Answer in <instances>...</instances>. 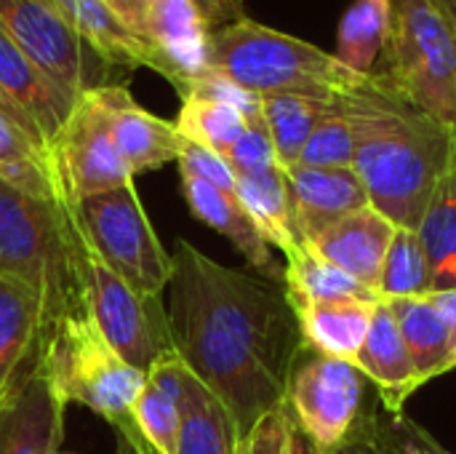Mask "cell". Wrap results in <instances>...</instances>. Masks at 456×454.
<instances>
[{"mask_svg":"<svg viewBox=\"0 0 456 454\" xmlns=\"http://www.w3.org/2000/svg\"><path fill=\"white\" fill-rule=\"evenodd\" d=\"M64 404L37 361L0 399V454H61Z\"/></svg>","mask_w":456,"mask_h":454,"instance_id":"obj_14","label":"cell"},{"mask_svg":"<svg viewBox=\"0 0 456 454\" xmlns=\"http://www.w3.org/2000/svg\"><path fill=\"white\" fill-rule=\"evenodd\" d=\"M190 3L198 8V13L208 24V29H219V27L246 19L243 0H190Z\"/></svg>","mask_w":456,"mask_h":454,"instance_id":"obj_38","label":"cell"},{"mask_svg":"<svg viewBox=\"0 0 456 454\" xmlns=\"http://www.w3.org/2000/svg\"><path fill=\"white\" fill-rule=\"evenodd\" d=\"M366 377L353 361L305 348L289 377L286 407L297 428L321 452L334 454L350 442L366 417Z\"/></svg>","mask_w":456,"mask_h":454,"instance_id":"obj_8","label":"cell"},{"mask_svg":"<svg viewBox=\"0 0 456 454\" xmlns=\"http://www.w3.org/2000/svg\"><path fill=\"white\" fill-rule=\"evenodd\" d=\"M283 289L291 305L350 300V297H377L369 286L358 284L353 276L342 273L310 246H297L283 260Z\"/></svg>","mask_w":456,"mask_h":454,"instance_id":"obj_29","label":"cell"},{"mask_svg":"<svg viewBox=\"0 0 456 454\" xmlns=\"http://www.w3.org/2000/svg\"><path fill=\"white\" fill-rule=\"evenodd\" d=\"M379 305V297H350V300H329V302H307V305H291L305 348L342 359V361H355L374 310Z\"/></svg>","mask_w":456,"mask_h":454,"instance_id":"obj_20","label":"cell"},{"mask_svg":"<svg viewBox=\"0 0 456 454\" xmlns=\"http://www.w3.org/2000/svg\"><path fill=\"white\" fill-rule=\"evenodd\" d=\"M430 300H433V305L444 313V318H446V324H449V329H452V348H454V353H452V367L456 369V292H433V294H428Z\"/></svg>","mask_w":456,"mask_h":454,"instance_id":"obj_40","label":"cell"},{"mask_svg":"<svg viewBox=\"0 0 456 454\" xmlns=\"http://www.w3.org/2000/svg\"><path fill=\"white\" fill-rule=\"evenodd\" d=\"M355 131V163L369 203L395 227L417 230L456 161V134L369 78L339 99Z\"/></svg>","mask_w":456,"mask_h":454,"instance_id":"obj_2","label":"cell"},{"mask_svg":"<svg viewBox=\"0 0 456 454\" xmlns=\"http://www.w3.org/2000/svg\"><path fill=\"white\" fill-rule=\"evenodd\" d=\"M286 193L291 206V219L299 244L315 241L342 217L369 206L366 187L358 171L350 169H310L289 166L283 169Z\"/></svg>","mask_w":456,"mask_h":454,"instance_id":"obj_15","label":"cell"},{"mask_svg":"<svg viewBox=\"0 0 456 454\" xmlns=\"http://www.w3.org/2000/svg\"><path fill=\"white\" fill-rule=\"evenodd\" d=\"M456 134V21L430 0H393V32L371 75Z\"/></svg>","mask_w":456,"mask_h":454,"instance_id":"obj_5","label":"cell"},{"mask_svg":"<svg viewBox=\"0 0 456 454\" xmlns=\"http://www.w3.org/2000/svg\"><path fill=\"white\" fill-rule=\"evenodd\" d=\"M0 278L40 300V340L64 318L91 316L88 249L69 203L24 195L0 179Z\"/></svg>","mask_w":456,"mask_h":454,"instance_id":"obj_3","label":"cell"},{"mask_svg":"<svg viewBox=\"0 0 456 454\" xmlns=\"http://www.w3.org/2000/svg\"><path fill=\"white\" fill-rule=\"evenodd\" d=\"M86 249L134 292L163 300L171 278V254L163 249L134 182L69 203Z\"/></svg>","mask_w":456,"mask_h":454,"instance_id":"obj_7","label":"cell"},{"mask_svg":"<svg viewBox=\"0 0 456 454\" xmlns=\"http://www.w3.org/2000/svg\"><path fill=\"white\" fill-rule=\"evenodd\" d=\"M259 104H262V118L270 131L281 169H289L297 163L313 131L337 107V102H323V99H313L302 94H267V96H259Z\"/></svg>","mask_w":456,"mask_h":454,"instance_id":"obj_26","label":"cell"},{"mask_svg":"<svg viewBox=\"0 0 456 454\" xmlns=\"http://www.w3.org/2000/svg\"><path fill=\"white\" fill-rule=\"evenodd\" d=\"M0 179L24 195L40 201H64L56 182L51 150L3 112H0Z\"/></svg>","mask_w":456,"mask_h":454,"instance_id":"obj_24","label":"cell"},{"mask_svg":"<svg viewBox=\"0 0 456 454\" xmlns=\"http://www.w3.org/2000/svg\"><path fill=\"white\" fill-rule=\"evenodd\" d=\"M393 32V0H355L337 35V59L353 72L371 78Z\"/></svg>","mask_w":456,"mask_h":454,"instance_id":"obj_25","label":"cell"},{"mask_svg":"<svg viewBox=\"0 0 456 454\" xmlns=\"http://www.w3.org/2000/svg\"><path fill=\"white\" fill-rule=\"evenodd\" d=\"M115 454H155L139 436V431L134 433H115Z\"/></svg>","mask_w":456,"mask_h":454,"instance_id":"obj_42","label":"cell"},{"mask_svg":"<svg viewBox=\"0 0 456 454\" xmlns=\"http://www.w3.org/2000/svg\"><path fill=\"white\" fill-rule=\"evenodd\" d=\"M179 96L206 72L208 24L190 0H104Z\"/></svg>","mask_w":456,"mask_h":454,"instance_id":"obj_9","label":"cell"},{"mask_svg":"<svg viewBox=\"0 0 456 454\" xmlns=\"http://www.w3.org/2000/svg\"><path fill=\"white\" fill-rule=\"evenodd\" d=\"M206 70L254 96L302 94L323 102H339L369 80L345 67L334 54L248 16L211 29Z\"/></svg>","mask_w":456,"mask_h":454,"instance_id":"obj_4","label":"cell"},{"mask_svg":"<svg viewBox=\"0 0 456 454\" xmlns=\"http://www.w3.org/2000/svg\"><path fill=\"white\" fill-rule=\"evenodd\" d=\"M134 428L155 454H176L179 444V407L176 401L144 377V385L131 409Z\"/></svg>","mask_w":456,"mask_h":454,"instance_id":"obj_32","label":"cell"},{"mask_svg":"<svg viewBox=\"0 0 456 454\" xmlns=\"http://www.w3.org/2000/svg\"><path fill=\"white\" fill-rule=\"evenodd\" d=\"M395 230L398 227L369 203L342 217L305 246H310L318 257H323L342 273L353 276L358 284L377 292L382 265L395 238Z\"/></svg>","mask_w":456,"mask_h":454,"instance_id":"obj_16","label":"cell"},{"mask_svg":"<svg viewBox=\"0 0 456 454\" xmlns=\"http://www.w3.org/2000/svg\"><path fill=\"white\" fill-rule=\"evenodd\" d=\"M179 407L176 454H238L240 433L230 409L171 351L147 375Z\"/></svg>","mask_w":456,"mask_h":454,"instance_id":"obj_12","label":"cell"},{"mask_svg":"<svg viewBox=\"0 0 456 454\" xmlns=\"http://www.w3.org/2000/svg\"><path fill=\"white\" fill-rule=\"evenodd\" d=\"M0 112H3V115H8L11 120H16L21 128H27V131H29L35 139H40V142L45 144V139H43V134L37 131V126H35V123L27 118V112H24V110H19V107H16V104H13V102H11V99L3 94V88H0ZM45 147H48V144H45Z\"/></svg>","mask_w":456,"mask_h":454,"instance_id":"obj_41","label":"cell"},{"mask_svg":"<svg viewBox=\"0 0 456 454\" xmlns=\"http://www.w3.org/2000/svg\"><path fill=\"white\" fill-rule=\"evenodd\" d=\"M88 94L96 102L131 177L163 169L166 163L179 158L184 136L179 134L176 123H168L144 110L126 86L107 83Z\"/></svg>","mask_w":456,"mask_h":454,"instance_id":"obj_13","label":"cell"},{"mask_svg":"<svg viewBox=\"0 0 456 454\" xmlns=\"http://www.w3.org/2000/svg\"><path fill=\"white\" fill-rule=\"evenodd\" d=\"M235 179H238L235 195L240 198V203L256 222L265 241L273 249H278L283 257H289L297 246H302L297 238V230H294V219H291L283 169L275 166V169L235 177Z\"/></svg>","mask_w":456,"mask_h":454,"instance_id":"obj_27","label":"cell"},{"mask_svg":"<svg viewBox=\"0 0 456 454\" xmlns=\"http://www.w3.org/2000/svg\"><path fill=\"white\" fill-rule=\"evenodd\" d=\"M176 163H179V171L184 177H195V179H203V182H208L214 187H222L227 193H235V185H238L235 171L230 169V163L219 153H214V150H208L203 144H195V142L184 139Z\"/></svg>","mask_w":456,"mask_h":454,"instance_id":"obj_36","label":"cell"},{"mask_svg":"<svg viewBox=\"0 0 456 454\" xmlns=\"http://www.w3.org/2000/svg\"><path fill=\"white\" fill-rule=\"evenodd\" d=\"M77 37L110 67H150L147 51L104 0H51Z\"/></svg>","mask_w":456,"mask_h":454,"instance_id":"obj_23","label":"cell"},{"mask_svg":"<svg viewBox=\"0 0 456 454\" xmlns=\"http://www.w3.org/2000/svg\"><path fill=\"white\" fill-rule=\"evenodd\" d=\"M433 292H456V161L441 179L417 227Z\"/></svg>","mask_w":456,"mask_h":454,"instance_id":"obj_28","label":"cell"},{"mask_svg":"<svg viewBox=\"0 0 456 454\" xmlns=\"http://www.w3.org/2000/svg\"><path fill=\"white\" fill-rule=\"evenodd\" d=\"M163 310L174 353L230 409L240 439L286 404L305 340L283 284L219 265L179 241Z\"/></svg>","mask_w":456,"mask_h":454,"instance_id":"obj_1","label":"cell"},{"mask_svg":"<svg viewBox=\"0 0 456 454\" xmlns=\"http://www.w3.org/2000/svg\"><path fill=\"white\" fill-rule=\"evenodd\" d=\"M40 300L16 281L0 278V399L37 361Z\"/></svg>","mask_w":456,"mask_h":454,"instance_id":"obj_22","label":"cell"},{"mask_svg":"<svg viewBox=\"0 0 456 454\" xmlns=\"http://www.w3.org/2000/svg\"><path fill=\"white\" fill-rule=\"evenodd\" d=\"M224 161L230 163V169L235 171V177L259 174V171H267V169H275L278 166L275 147H273V139H270V131L265 126L262 112L248 120V128L227 150Z\"/></svg>","mask_w":456,"mask_h":454,"instance_id":"obj_34","label":"cell"},{"mask_svg":"<svg viewBox=\"0 0 456 454\" xmlns=\"http://www.w3.org/2000/svg\"><path fill=\"white\" fill-rule=\"evenodd\" d=\"M353 364L366 377V383L374 385L385 412L393 420H401L406 401L419 391V385H417L403 337L398 332L395 316L385 300H379L369 334Z\"/></svg>","mask_w":456,"mask_h":454,"instance_id":"obj_18","label":"cell"},{"mask_svg":"<svg viewBox=\"0 0 456 454\" xmlns=\"http://www.w3.org/2000/svg\"><path fill=\"white\" fill-rule=\"evenodd\" d=\"M334 454H395V450H393L390 439L382 433L379 423L371 415H366L361 420V425L355 428V433L350 436V442ZM398 454L403 452L398 450Z\"/></svg>","mask_w":456,"mask_h":454,"instance_id":"obj_37","label":"cell"},{"mask_svg":"<svg viewBox=\"0 0 456 454\" xmlns=\"http://www.w3.org/2000/svg\"><path fill=\"white\" fill-rule=\"evenodd\" d=\"M0 88L3 94L27 112V118L37 126L45 144L59 136L75 104L67 94H61L13 43V37L0 24Z\"/></svg>","mask_w":456,"mask_h":454,"instance_id":"obj_19","label":"cell"},{"mask_svg":"<svg viewBox=\"0 0 456 454\" xmlns=\"http://www.w3.org/2000/svg\"><path fill=\"white\" fill-rule=\"evenodd\" d=\"M48 150L67 203L134 182L91 94L77 99L72 115Z\"/></svg>","mask_w":456,"mask_h":454,"instance_id":"obj_11","label":"cell"},{"mask_svg":"<svg viewBox=\"0 0 456 454\" xmlns=\"http://www.w3.org/2000/svg\"><path fill=\"white\" fill-rule=\"evenodd\" d=\"M398 332L403 337L417 385L425 388L430 380L452 372V329L444 313L433 305L430 297H411V300H390L387 302Z\"/></svg>","mask_w":456,"mask_h":454,"instance_id":"obj_21","label":"cell"},{"mask_svg":"<svg viewBox=\"0 0 456 454\" xmlns=\"http://www.w3.org/2000/svg\"><path fill=\"white\" fill-rule=\"evenodd\" d=\"M289 454H329V452H321L299 428H297V423H294V433H291V450Z\"/></svg>","mask_w":456,"mask_h":454,"instance_id":"obj_43","label":"cell"},{"mask_svg":"<svg viewBox=\"0 0 456 454\" xmlns=\"http://www.w3.org/2000/svg\"><path fill=\"white\" fill-rule=\"evenodd\" d=\"M294 433V417L286 404L267 412L256 425L240 439L238 454H289Z\"/></svg>","mask_w":456,"mask_h":454,"instance_id":"obj_35","label":"cell"},{"mask_svg":"<svg viewBox=\"0 0 456 454\" xmlns=\"http://www.w3.org/2000/svg\"><path fill=\"white\" fill-rule=\"evenodd\" d=\"M430 3H433L436 8H441L446 16H452L456 21V0H430Z\"/></svg>","mask_w":456,"mask_h":454,"instance_id":"obj_44","label":"cell"},{"mask_svg":"<svg viewBox=\"0 0 456 454\" xmlns=\"http://www.w3.org/2000/svg\"><path fill=\"white\" fill-rule=\"evenodd\" d=\"M251 118L254 115H248L235 102L190 94V96L182 99L176 128H179V134L184 139H190L195 144H203V147H208V150H214V153H219L224 158L227 150L243 136Z\"/></svg>","mask_w":456,"mask_h":454,"instance_id":"obj_30","label":"cell"},{"mask_svg":"<svg viewBox=\"0 0 456 454\" xmlns=\"http://www.w3.org/2000/svg\"><path fill=\"white\" fill-rule=\"evenodd\" d=\"M395 428L401 433V452L403 454H452L446 452L436 439H430L419 425L409 423V420H395Z\"/></svg>","mask_w":456,"mask_h":454,"instance_id":"obj_39","label":"cell"},{"mask_svg":"<svg viewBox=\"0 0 456 454\" xmlns=\"http://www.w3.org/2000/svg\"><path fill=\"white\" fill-rule=\"evenodd\" d=\"M61 454H69V452H61Z\"/></svg>","mask_w":456,"mask_h":454,"instance_id":"obj_45","label":"cell"},{"mask_svg":"<svg viewBox=\"0 0 456 454\" xmlns=\"http://www.w3.org/2000/svg\"><path fill=\"white\" fill-rule=\"evenodd\" d=\"M355 163V131L342 104L337 102L334 112L313 131L302 147L294 166L310 169H350Z\"/></svg>","mask_w":456,"mask_h":454,"instance_id":"obj_33","label":"cell"},{"mask_svg":"<svg viewBox=\"0 0 456 454\" xmlns=\"http://www.w3.org/2000/svg\"><path fill=\"white\" fill-rule=\"evenodd\" d=\"M182 195L192 217L208 225L211 230H216L219 235H224L256 270V276L273 284H283V265L275 260L273 246L265 241L256 222L251 219V214L246 211V206L235 193H227L203 179L182 174Z\"/></svg>","mask_w":456,"mask_h":454,"instance_id":"obj_17","label":"cell"},{"mask_svg":"<svg viewBox=\"0 0 456 454\" xmlns=\"http://www.w3.org/2000/svg\"><path fill=\"white\" fill-rule=\"evenodd\" d=\"M428 294H433V284H430V268L422 241L417 230L398 227L382 265L377 297L390 302V300H411Z\"/></svg>","mask_w":456,"mask_h":454,"instance_id":"obj_31","label":"cell"},{"mask_svg":"<svg viewBox=\"0 0 456 454\" xmlns=\"http://www.w3.org/2000/svg\"><path fill=\"white\" fill-rule=\"evenodd\" d=\"M37 367L64 407L83 404L107 420L115 433L136 431L131 409L144 375L107 345L91 316L59 321L37 343Z\"/></svg>","mask_w":456,"mask_h":454,"instance_id":"obj_6","label":"cell"},{"mask_svg":"<svg viewBox=\"0 0 456 454\" xmlns=\"http://www.w3.org/2000/svg\"><path fill=\"white\" fill-rule=\"evenodd\" d=\"M88 313L107 345L134 369L147 375L168 356L171 337L163 300L134 292L88 252Z\"/></svg>","mask_w":456,"mask_h":454,"instance_id":"obj_10","label":"cell"}]
</instances>
